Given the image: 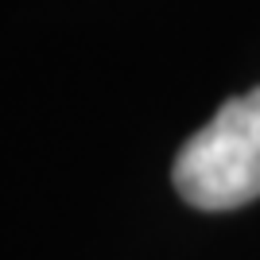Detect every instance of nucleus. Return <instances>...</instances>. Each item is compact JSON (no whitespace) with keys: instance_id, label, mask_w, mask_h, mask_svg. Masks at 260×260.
Segmentation results:
<instances>
[{"instance_id":"f257e3e1","label":"nucleus","mask_w":260,"mask_h":260,"mask_svg":"<svg viewBox=\"0 0 260 260\" xmlns=\"http://www.w3.org/2000/svg\"><path fill=\"white\" fill-rule=\"evenodd\" d=\"M171 179L198 210H237L260 198V86L225 101L183 144Z\"/></svg>"}]
</instances>
